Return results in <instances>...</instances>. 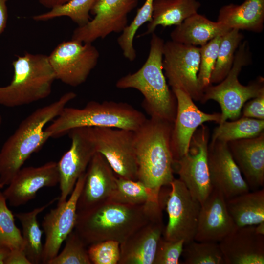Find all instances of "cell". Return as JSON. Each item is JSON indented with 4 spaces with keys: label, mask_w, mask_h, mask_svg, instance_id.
I'll list each match as a JSON object with an SVG mask.
<instances>
[{
    "label": "cell",
    "mask_w": 264,
    "mask_h": 264,
    "mask_svg": "<svg viewBox=\"0 0 264 264\" xmlns=\"http://www.w3.org/2000/svg\"><path fill=\"white\" fill-rule=\"evenodd\" d=\"M165 204L132 205L107 200L77 211L74 229L88 246L107 240L121 243L151 220L163 216Z\"/></svg>",
    "instance_id": "6da1fadb"
},
{
    "label": "cell",
    "mask_w": 264,
    "mask_h": 264,
    "mask_svg": "<svg viewBox=\"0 0 264 264\" xmlns=\"http://www.w3.org/2000/svg\"><path fill=\"white\" fill-rule=\"evenodd\" d=\"M73 92L39 108L24 119L5 141L0 150V183L8 185L31 155L38 152L49 138L45 126L56 118L76 97Z\"/></svg>",
    "instance_id": "7a4b0ae2"
},
{
    "label": "cell",
    "mask_w": 264,
    "mask_h": 264,
    "mask_svg": "<svg viewBox=\"0 0 264 264\" xmlns=\"http://www.w3.org/2000/svg\"><path fill=\"white\" fill-rule=\"evenodd\" d=\"M173 126V123L150 117L134 131L137 180L149 188L160 190L174 179Z\"/></svg>",
    "instance_id": "3957f363"
},
{
    "label": "cell",
    "mask_w": 264,
    "mask_h": 264,
    "mask_svg": "<svg viewBox=\"0 0 264 264\" xmlns=\"http://www.w3.org/2000/svg\"><path fill=\"white\" fill-rule=\"evenodd\" d=\"M152 34L149 55L136 72L122 77L115 84L119 89L133 88L142 94V106L151 117L174 123L177 109L176 97L168 84L162 67L164 40Z\"/></svg>",
    "instance_id": "277c9868"
},
{
    "label": "cell",
    "mask_w": 264,
    "mask_h": 264,
    "mask_svg": "<svg viewBox=\"0 0 264 264\" xmlns=\"http://www.w3.org/2000/svg\"><path fill=\"white\" fill-rule=\"evenodd\" d=\"M146 117L130 104L123 102L90 101L82 108L65 107L45 128L49 138H59L72 129L83 127H110L134 131Z\"/></svg>",
    "instance_id": "5b68a950"
},
{
    "label": "cell",
    "mask_w": 264,
    "mask_h": 264,
    "mask_svg": "<svg viewBox=\"0 0 264 264\" xmlns=\"http://www.w3.org/2000/svg\"><path fill=\"white\" fill-rule=\"evenodd\" d=\"M10 83L0 87V105L14 108L44 99L51 94L56 80L48 56L25 52L12 62Z\"/></svg>",
    "instance_id": "8992f818"
},
{
    "label": "cell",
    "mask_w": 264,
    "mask_h": 264,
    "mask_svg": "<svg viewBox=\"0 0 264 264\" xmlns=\"http://www.w3.org/2000/svg\"><path fill=\"white\" fill-rule=\"evenodd\" d=\"M251 61L248 42L242 41L236 52L232 66L225 78L218 84H211L203 90L200 101L201 103L213 100L220 107L221 119L219 124L227 119L233 121L239 119L244 104L264 93V78L262 76L258 77L246 86L239 82V75L242 68Z\"/></svg>",
    "instance_id": "52a82bcc"
},
{
    "label": "cell",
    "mask_w": 264,
    "mask_h": 264,
    "mask_svg": "<svg viewBox=\"0 0 264 264\" xmlns=\"http://www.w3.org/2000/svg\"><path fill=\"white\" fill-rule=\"evenodd\" d=\"M210 134L208 127L201 125L193 134L187 153L173 163L174 171L178 175L179 179L200 204L213 189L207 157Z\"/></svg>",
    "instance_id": "ba28073f"
},
{
    "label": "cell",
    "mask_w": 264,
    "mask_h": 264,
    "mask_svg": "<svg viewBox=\"0 0 264 264\" xmlns=\"http://www.w3.org/2000/svg\"><path fill=\"white\" fill-rule=\"evenodd\" d=\"M199 63V47L172 40L164 42L162 67L168 84L196 101H200L203 94L198 79Z\"/></svg>",
    "instance_id": "9c48e42d"
},
{
    "label": "cell",
    "mask_w": 264,
    "mask_h": 264,
    "mask_svg": "<svg viewBox=\"0 0 264 264\" xmlns=\"http://www.w3.org/2000/svg\"><path fill=\"white\" fill-rule=\"evenodd\" d=\"M96 152L107 160L117 176L137 180L134 131L110 127H88Z\"/></svg>",
    "instance_id": "30bf717a"
},
{
    "label": "cell",
    "mask_w": 264,
    "mask_h": 264,
    "mask_svg": "<svg viewBox=\"0 0 264 264\" xmlns=\"http://www.w3.org/2000/svg\"><path fill=\"white\" fill-rule=\"evenodd\" d=\"M99 58V52L92 43L72 39L62 42L48 56L56 79L72 87L86 81Z\"/></svg>",
    "instance_id": "8fae6325"
},
{
    "label": "cell",
    "mask_w": 264,
    "mask_h": 264,
    "mask_svg": "<svg viewBox=\"0 0 264 264\" xmlns=\"http://www.w3.org/2000/svg\"><path fill=\"white\" fill-rule=\"evenodd\" d=\"M170 186L165 204L168 222L163 237L171 241L183 240L185 244L194 240L201 204L179 179L174 178Z\"/></svg>",
    "instance_id": "7c38bea8"
},
{
    "label": "cell",
    "mask_w": 264,
    "mask_h": 264,
    "mask_svg": "<svg viewBox=\"0 0 264 264\" xmlns=\"http://www.w3.org/2000/svg\"><path fill=\"white\" fill-rule=\"evenodd\" d=\"M138 0H98L90 11L94 18L78 26L71 39L92 43L112 33H122L128 25V15L137 5Z\"/></svg>",
    "instance_id": "4fadbf2b"
},
{
    "label": "cell",
    "mask_w": 264,
    "mask_h": 264,
    "mask_svg": "<svg viewBox=\"0 0 264 264\" xmlns=\"http://www.w3.org/2000/svg\"><path fill=\"white\" fill-rule=\"evenodd\" d=\"M86 176L85 172L78 179L68 199L57 205L56 208L51 209L44 216L42 226L45 241L41 264H47L58 254L62 243L74 230L77 218V204Z\"/></svg>",
    "instance_id": "5bb4252c"
},
{
    "label": "cell",
    "mask_w": 264,
    "mask_h": 264,
    "mask_svg": "<svg viewBox=\"0 0 264 264\" xmlns=\"http://www.w3.org/2000/svg\"><path fill=\"white\" fill-rule=\"evenodd\" d=\"M67 134L71 141L70 147L57 162L60 195L57 205L67 200L78 179L86 172L96 153L88 127L72 129Z\"/></svg>",
    "instance_id": "9a60e30c"
},
{
    "label": "cell",
    "mask_w": 264,
    "mask_h": 264,
    "mask_svg": "<svg viewBox=\"0 0 264 264\" xmlns=\"http://www.w3.org/2000/svg\"><path fill=\"white\" fill-rule=\"evenodd\" d=\"M177 102L176 113L171 134V149L174 161L188 151L192 137L201 125L206 122L220 124L221 113H207L200 110L194 100L179 89H172Z\"/></svg>",
    "instance_id": "2e32d148"
},
{
    "label": "cell",
    "mask_w": 264,
    "mask_h": 264,
    "mask_svg": "<svg viewBox=\"0 0 264 264\" xmlns=\"http://www.w3.org/2000/svg\"><path fill=\"white\" fill-rule=\"evenodd\" d=\"M207 157L213 188L220 191L226 200L250 191L231 155L227 143L211 141L208 143Z\"/></svg>",
    "instance_id": "e0dca14e"
},
{
    "label": "cell",
    "mask_w": 264,
    "mask_h": 264,
    "mask_svg": "<svg viewBox=\"0 0 264 264\" xmlns=\"http://www.w3.org/2000/svg\"><path fill=\"white\" fill-rule=\"evenodd\" d=\"M57 162L49 161L38 166L22 167L2 192L11 206L19 207L34 199L42 188L59 184Z\"/></svg>",
    "instance_id": "ac0fdd59"
},
{
    "label": "cell",
    "mask_w": 264,
    "mask_h": 264,
    "mask_svg": "<svg viewBox=\"0 0 264 264\" xmlns=\"http://www.w3.org/2000/svg\"><path fill=\"white\" fill-rule=\"evenodd\" d=\"M218 242L225 264H264V235L255 225L236 227Z\"/></svg>",
    "instance_id": "d6986e66"
},
{
    "label": "cell",
    "mask_w": 264,
    "mask_h": 264,
    "mask_svg": "<svg viewBox=\"0 0 264 264\" xmlns=\"http://www.w3.org/2000/svg\"><path fill=\"white\" fill-rule=\"evenodd\" d=\"M226 201L223 195L213 188L201 204L194 240L219 242L236 228Z\"/></svg>",
    "instance_id": "ffe728a7"
},
{
    "label": "cell",
    "mask_w": 264,
    "mask_h": 264,
    "mask_svg": "<svg viewBox=\"0 0 264 264\" xmlns=\"http://www.w3.org/2000/svg\"><path fill=\"white\" fill-rule=\"evenodd\" d=\"M77 211L87 209L109 199L116 187L117 176L100 153L96 152L86 172Z\"/></svg>",
    "instance_id": "44dd1931"
},
{
    "label": "cell",
    "mask_w": 264,
    "mask_h": 264,
    "mask_svg": "<svg viewBox=\"0 0 264 264\" xmlns=\"http://www.w3.org/2000/svg\"><path fill=\"white\" fill-rule=\"evenodd\" d=\"M163 216L151 220L120 244L118 264H153L163 235Z\"/></svg>",
    "instance_id": "7402d4cb"
},
{
    "label": "cell",
    "mask_w": 264,
    "mask_h": 264,
    "mask_svg": "<svg viewBox=\"0 0 264 264\" xmlns=\"http://www.w3.org/2000/svg\"><path fill=\"white\" fill-rule=\"evenodd\" d=\"M228 148L250 189L264 184V132L258 136L227 142Z\"/></svg>",
    "instance_id": "603a6c76"
},
{
    "label": "cell",
    "mask_w": 264,
    "mask_h": 264,
    "mask_svg": "<svg viewBox=\"0 0 264 264\" xmlns=\"http://www.w3.org/2000/svg\"><path fill=\"white\" fill-rule=\"evenodd\" d=\"M230 29L223 23L211 21L197 13L176 26L170 36L174 42L200 47L214 38L223 36Z\"/></svg>",
    "instance_id": "cb8c5ba5"
},
{
    "label": "cell",
    "mask_w": 264,
    "mask_h": 264,
    "mask_svg": "<svg viewBox=\"0 0 264 264\" xmlns=\"http://www.w3.org/2000/svg\"><path fill=\"white\" fill-rule=\"evenodd\" d=\"M230 29L262 32L264 23V0H245L230 3L219 10L217 21Z\"/></svg>",
    "instance_id": "d4e9b609"
},
{
    "label": "cell",
    "mask_w": 264,
    "mask_h": 264,
    "mask_svg": "<svg viewBox=\"0 0 264 264\" xmlns=\"http://www.w3.org/2000/svg\"><path fill=\"white\" fill-rule=\"evenodd\" d=\"M201 4L198 0H154L151 21L146 30L138 37L151 34L158 26H177L198 13Z\"/></svg>",
    "instance_id": "484cf974"
},
{
    "label": "cell",
    "mask_w": 264,
    "mask_h": 264,
    "mask_svg": "<svg viewBox=\"0 0 264 264\" xmlns=\"http://www.w3.org/2000/svg\"><path fill=\"white\" fill-rule=\"evenodd\" d=\"M228 212L237 227L264 222V190L247 192L226 200Z\"/></svg>",
    "instance_id": "4316f807"
},
{
    "label": "cell",
    "mask_w": 264,
    "mask_h": 264,
    "mask_svg": "<svg viewBox=\"0 0 264 264\" xmlns=\"http://www.w3.org/2000/svg\"><path fill=\"white\" fill-rule=\"evenodd\" d=\"M149 188L138 180L117 177L116 187L108 200L132 205L166 201L170 189Z\"/></svg>",
    "instance_id": "83f0119b"
},
{
    "label": "cell",
    "mask_w": 264,
    "mask_h": 264,
    "mask_svg": "<svg viewBox=\"0 0 264 264\" xmlns=\"http://www.w3.org/2000/svg\"><path fill=\"white\" fill-rule=\"evenodd\" d=\"M58 199L59 197L55 198L44 205L31 211L14 215L22 225V234L24 243L23 251L32 264H41L43 249L42 241L43 230L40 227L37 217Z\"/></svg>",
    "instance_id": "f1b7e54d"
},
{
    "label": "cell",
    "mask_w": 264,
    "mask_h": 264,
    "mask_svg": "<svg viewBox=\"0 0 264 264\" xmlns=\"http://www.w3.org/2000/svg\"><path fill=\"white\" fill-rule=\"evenodd\" d=\"M264 132V120L241 117L215 127L211 141L228 142L256 137Z\"/></svg>",
    "instance_id": "f546056e"
},
{
    "label": "cell",
    "mask_w": 264,
    "mask_h": 264,
    "mask_svg": "<svg viewBox=\"0 0 264 264\" xmlns=\"http://www.w3.org/2000/svg\"><path fill=\"white\" fill-rule=\"evenodd\" d=\"M244 38L240 30L231 29L222 36L217 58L210 77V83L218 84L230 70L236 52Z\"/></svg>",
    "instance_id": "4dcf8cb0"
},
{
    "label": "cell",
    "mask_w": 264,
    "mask_h": 264,
    "mask_svg": "<svg viewBox=\"0 0 264 264\" xmlns=\"http://www.w3.org/2000/svg\"><path fill=\"white\" fill-rule=\"evenodd\" d=\"M98 0H70L66 3L54 7L49 11L34 16L36 21H44L62 16L71 19L78 26L89 22L90 11Z\"/></svg>",
    "instance_id": "1f68e13d"
},
{
    "label": "cell",
    "mask_w": 264,
    "mask_h": 264,
    "mask_svg": "<svg viewBox=\"0 0 264 264\" xmlns=\"http://www.w3.org/2000/svg\"><path fill=\"white\" fill-rule=\"evenodd\" d=\"M185 264H225L219 242L193 240L184 244L181 255Z\"/></svg>",
    "instance_id": "d6a6232c"
},
{
    "label": "cell",
    "mask_w": 264,
    "mask_h": 264,
    "mask_svg": "<svg viewBox=\"0 0 264 264\" xmlns=\"http://www.w3.org/2000/svg\"><path fill=\"white\" fill-rule=\"evenodd\" d=\"M154 1L145 0L143 5L138 9L133 20L117 39L118 44L122 51L123 56L130 61H133L136 58V52L133 46V39L138 29L143 24L151 21Z\"/></svg>",
    "instance_id": "836d02e7"
},
{
    "label": "cell",
    "mask_w": 264,
    "mask_h": 264,
    "mask_svg": "<svg viewBox=\"0 0 264 264\" xmlns=\"http://www.w3.org/2000/svg\"><path fill=\"white\" fill-rule=\"evenodd\" d=\"M6 199L0 191V248L24 250L22 232L16 225L14 215L8 208Z\"/></svg>",
    "instance_id": "e575fe53"
},
{
    "label": "cell",
    "mask_w": 264,
    "mask_h": 264,
    "mask_svg": "<svg viewBox=\"0 0 264 264\" xmlns=\"http://www.w3.org/2000/svg\"><path fill=\"white\" fill-rule=\"evenodd\" d=\"M63 250L47 264H92L87 246L74 229L66 238Z\"/></svg>",
    "instance_id": "d590c367"
},
{
    "label": "cell",
    "mask_w": 264,
    "mask_h": 264,
    "mask_svg": "<svg viewBox=\"0 0 264 264\" xmlns=\"http://www.w3.org/2000/svg\"><path fill=\"white\" fill-rule=\"evenodd\" d=\"M222 36L217 37L199 47L200 63L198 79L203 92L204 88L211 85L210 77L216 62Z\"/></svg>",
    "instance_id": "8d00e7d4"
},
{
    "label": "cell",
    "mask_w": 264,
    "mask_h": 264,
    "mask_svg": "<svg viewBox=\"0 0 264 264\" xmlns=\"http://www.w3.org/2000/svg\"><path fill=\"white\" fill-rule=\"evenodd\" d=\"M120 243L116 241L107 240L92 244L88 248L92 264H118L120 256Z\"/></svg>",
    "instance_id": "74e56055"
},
{
    "label": "cell",
    "mask_w": 264,
    "mask_h": 264,
    "mask_svg": "<svg viewBox=\"0 0 264 264\" xmlns=\"http://www.w3.org/2000/svg\"><path fill=\"white\" fill-rule=\"evenodd\" d=\"M184 242L168 241L160 238L156 249L153 264H178L182 255Z\"/></svg>",
    "instance_id": "f35d334b"
},
{
    "label": "cell",
    "mask_w": 264,
    "mask_h": 264,
    "mask_svg": "<svg viewBox=\"0 0 264 264\" xmlns=\"http://www.w3.org/2000/svg\"><path fill=\"white\" fill-rule=\"evenodd\" d=\"M242 117L264 120V93L247 101L243 106Z\"/></svg>",
    "instance_id": "ab89813d"
},
{
    "label": "cell",
    "mask_w": 264,
    "mask_h": 264,
    "mask_svg": "<svg viewBox=\"0 0 264 264\" xmlns=\"http://www.w3.org/2000/svg\"><path fill=\"white\" fill-rule=\"evenodd\" d=\"M4 264H32L24 251L22 249L10 250L5 259Z\"/></svg>",
    "instance_id": "60d3db41"
},
{
    "label": "cell",
    "mask_w": 264,
    "mask_h": 264,
    "mask_svg": "<svg viewBox=\"0 0 264 264\" xmlns=\"http://www.w3.org/2000/svg\"><path fill=\"white\" fill-rule=\"evenodd\" d=\"M8 0H0V35L6 26L8 18L6 3Z\"/></svg>",
    "instance_id": "b9f144b4"
},
{
    "label": "cell",
    "mask_w": 264,
    "mask_h": 264,
    "mask_svg": "<svg viewBox=\"0 0 264 264\" xmlns=\"http://www.w3.org/2000/svg\"><path fill=\"white\" fill-rule=\"evenodd\" d=\"M70 0H38L39 2L44 7L50 9L61 5Z\"/></svg>",
    "instance_id": "7bdbcfd3"
},
{
    "label": "cell",
    "mask_w": 264,
    "mask_h": 264,
    "mask_svg": "<svg viewBox=\"0 0 264 264\" xmlns=\"http://www.w3.org/2000/svg\"><path fill=\"white\" fill-rule=\"evenodd\" d=\"M9 251L10 250L7 248H0V264H4Z\"/></svg>",
    "instance_id": "ee69618b"
},
{
    "label": "cell",
    "mask_w": 264,
    "mask_h": 264,
    "mask_svg": "<svg viewBox=\"0 0 264 264\" xmlns=\"http://www.w3.org/2000/svg\"><path fill=\"white\" fill-rule=\"evenodd\" d=\"M256 231L262 235H264V222H261L255 225Z\"/></svg>",
    "instance_id": "f6af8a7d"
},
{
    "label": "cell",
    "mask_w": 264,
    "mask_h": 264,
    "mask_svg": "<svg viewBox=\"0 0 264 264\" xmlns=\"http://www.w3.org/2000/svg\"><path fill=\"white\" fill-rule=\"evenodd\" d=\"M2 116L0 114V130L2 125Z\"/></svg>",
    "instance_id": "bcb514c9"
},
{
    "label": "cell",
    "mask_w": 264,
    "mask_h": 264,
    "mask_svg": "<svg viewBox=\"0 0 264 264\" xmlns=\"http://www.w3.org/2000/svg\"><path fill=\"white\" fill-rule=\"evenodd\" d=\"M3 186L0 183V189L3 188Z\"/></svg>",
    "instance_id": "7dc6e473"
}]
</instances>
